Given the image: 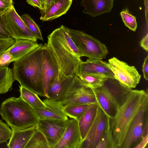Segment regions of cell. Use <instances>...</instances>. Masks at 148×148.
Returning <instances> with one entry per match:
<instances>
[{"instance_id":"obj_1","label":"cell","mask_w":148,"mask_h":148,"mask_svg":"<svg viewBox=\"0 0 148 148\" xmlns=\"http://www.w3.org/2000/svg\"><path fill=\"white\" fill-rule=\"evenodd\" d=\"M47 44L58 64V76L63 80L78 77L79 66L82 62L79 51L63 25L54 30L48 36Z\"/></svg>"},{"instance_id":"obj_2","label":"cell","mask_w":148,"mask_h":148,"mask_svg":"<svg viewBox=\"0 0 148 148\" xmlns=\"http://www.w3.org/2000/svg\"><path fill=\"white\" fill-rule=\"evenodd\" d=\"M43 46L40 44L37 48L14 62L12 69L15 81L21 86L46 97L42 70Z\"/></svg>"},{"instance_id":"obj_3","label":"cell","mask_w":148,"mask_h":148,"mask_svg":"<svg viewBox=\"0 0 148 148\" xmlns=\"http://www.w3.org/2000/svg\"><path fill=\"white\" fill-rule=\"evenodd\" d=\"M148 98L147 90H130L122 105L117 110L114 117L110 119L115 141L120 148L128 129L142 104Z\"/></svg>"},{"instance_id":"obj_4","label":"cell","mask_w":148,"mask_h":148,"mask_svg":"<svg viewBox=\"0 0 148 148\" xmlns=\"http://www.w3.org/2000/svg\"><path fill=\"white\" fill-rule=\"evenodd\" d=\"M0 114L12 129L25 130L37 127L40 117L20 96L11 97L1 103Z\"/></svg>"},{"instance_id":"obj_5","label":"cell","mask_w":148,"mask_h":148,"mask_svg":"<svg viewBox=\"0 0 148 148\" xmlns=\"http://www.w3.org/2000/svg\"><path fill=\"white\" fill-rule=\"evenodd\" d=\"M67 29L81 57L101 60L106 58L108 52L107 48L98 40L82 31L67 27Z\"/></svg>"},{"instance_id":"obj_6","label":"cell","mask_w":148,"mask_h":148,"mask_svg":"<svg viewBox=\"0 0 148 148\" xmlns=\"http://www.w3.org/2000/svg\"><path fill=\"white\" fill-rule=\"evenodd\" d=\"M2 23L10 37L14 39H25L37 41V38L16 12L14 6L1 16Z\"/></svg>"},{"instance_id":"obj_7","label":"cell","mask_w":148,"mask_h":148,"mask_svg":"<svg viewBox=\"0 0 148 148\" xmlns=\"http://www.w3.org/2000/svg\"><path fill=\"white\" fill-rule=\"evenodd\" d=\"M107 64L113 73L115 79L123 87L130 90L139 84L141 76L134 66L114 57L108 60Z\"/></svg>"},{"instance_id":"obj_8","label":"cell","mask_w":148,"mask_h":148,"mask_svg":"<svg viewBox=\"0 0 148 148\" xmlns=\"http://www.w3.org/2000/svg\"><path fill=\"white\" fill-rule=\"evenodd\" d=\"M60 102L63 108L74 104L96 103L95 96L92 90L84 85L78 77L74 78Z\"/></svg>"},{"instance_id":"obj_9","label":"cell","mask_w":148,"mask_h":148,"mask_svg":"<svg viewBox=\"0 0 148 148\" xmlns=\"http://www.w3.org/2000/svg\"><path fill=\"white\" fill-rule=\"evenodd\" d=\"M148 103V98L142 104L131 123L120 148L134 147L141 140Z\"/></svg>"},{"instance_id":"obj_10","label":"cell","mask_w":148,"mask_h":148,"mask_svg":"<svg viewBox=\"0 0 148 148\" xmlns=\"http://www.w3.org/2000/svg\"><path fill=\"white\" fill-rule=\"evenodd\" d=\"M68 120H59L40 118L37 128L45 136L49 148H54L60 140L66 128Z\"/></svg>"},{"instance_id":"obj_11","label":"cell","mask_w":148,"mask_h":148,"mask_svg":"<svg viewBox=\"0 0 148 148\" xmlns=\"http://www.w3.org/2000/svg\"><path fill=\"white\" fill-rule=\"evenodd\" d=\"M42 70L45 92L47 97L49 87L58 76L59 69L57 62L47 43L43 46Z\"/></svg>"},{"instance_id":"obj_12","label":"cell","mask_w":148,"mask_h":148,"mask_svg":"<svg viewBox=\"0 0 148 148\" xmlns=\"http://www.w3.org/2000/svg\"><path fill=\"white\" fill-rule=\"evenodd\" d=\"M82 140L76 120L69 119L65 130L54 148H80Z\"/></svg>"},{"instance_id":"obj_13","label":"cell","mask_w":148,"mask_h":148,"mask_svg":"<svg viewBox=\"0 0 148 148\" xmlns=\"http://www.w3.org/2000/svg\"><path fill=\"white\" fill-rule=\"evenodd\" d=\"M78 73H88L115 79L114 75L107 63L101 59L87 60L79 65Z\"/></svg>"},{"instance_id":"obj_14","label":"cell","mask_w":148,"mask_h":148,"mask_svg":"<svg viewBox=\"0 0 148 148\" xmlns=\"http://www.w3.org/2000/svg\"><path fill=\"white\" fill-rule=\"evenodd\" d=\"M105 82L100 88L117 110L124 103L131 90L122 86L119 82L107 84Z\"/></svg>"},{"instance_id":"obj_15","label":"cell","mask_w":148,"mask_h":148,"mask_svg":"<svg viewBox=\"0 0 148 148\" xmlns=\"http://www.w3.org/2000/svg\"><path fill=\"white\" fill-rule=\"evenodd\" d=\"M43 102L45 108L36 111L40 118L62 121L69 119L64 111V108L59 102L47 97L43 100Z\"/></svg>"},{"instance_id":"obj_16","label":"cell","mask_w":148,"mask_h":148,"mask_svg":"<svg viewBox=\"0 0 148 148\" xmlns=\"http://www.w3.org/2000/svg\"><path fill=\"white\" fill-rule=\"evenodd\" d=\"M113 2L114 0H82L81 4L85 7L82 13L94 17L110 12Z\"/></svg>"},{"instance_id":"obj_17","label":"cell","mask_w":148,"mask_h":148,"mask_svg":"<svg viewBox=\"0 0 148 148\" xmlns=\"http://www.w3.org/2000/svg\"><path fill=\"white\" fill-rule=\"evenodd\" d=\"M39 45L37 41L32 40L17 39L15 40L14 43L8 49L14 58L15 62L22 58L38 47Z\"/></svg>"},{"instance_id":"obj_18","label":"cell","mask_w":148,"mask_h":148,"mask_svg":"<svg viewBox=\"0 0 148 148\" xmlns=\"http://www.w3.org/2000/svg\"><path fill=\"white\" fill-rule=\"evenodd\" d=\"M74 78L70 76L63 80H60L57 77L49 87L47 93V97L60 102L66 93Z\"/></svg>"},{"instance_id":"obj_19","label":"cell","mask_w":148,"mask_h":148,"mask_svg":"<svg viewBox=\"0 0 148 148\" xmlns=\"http://www.w3.org/2000/svg\"><path fill=\"white\" fill-rule=\"evenodd\" d=\"M37 127L25 130L12 129L11 136L7 144L9 148H25Z\"/></svg>"},{"instance_id":"obj_20","label":"cell","mask_w":148,"mask_h":148,"mask_svg":"<svg viewBox=\"0 0 148 148\" xmlns=\"http://www.w3.org/2000/svg\"><path fill=\"white\" fill-rule=\"evenodd\" d=\"M73 0H59L51 5L40 18L42 22L50 21L66 14L70 8Z\"/></svg>"},{"instance_id":"obj_21","label":"cell","mask_w":148,"mask_h":148,"mask_svg":"<svg viewBox=\"0 0 148 148\" xmlns=\"http://www.w3.org/2000/svg\"><path fill=\"white\" fill-rule=\"evenodd\" d=\"M97 105H90L78 121L82 141L85 138L95 116Z\"/></svg>"},{"instance_id":"obj_22","label":"cell","mask_w":148,"mask_h":148,"mask_svg":"<svg viewBox=\"0 0 148 148\" xmlns=\"http://www.w3.org/2000/svg\"><path fill=\"white\" fill-rule=\"evenodd\" d=\"M92 90L95 95L97 106L110 119L114 118L117 110L100 87Z\"/></svg>"},{"instance_id":"obj_23","label":"cell","mask_w":148,"mask_h":148,"mask_svg":"<svg viewBox=\"0 0 148 148\" xmlns=\"http://www.w3.org/2000/svg\"><path fill=\"white\" fill-rule=\"evenodd\" d=\"M19 88L20 96L34 110H40L45 108L44 102L37 94L21 86H19Z\"/></svg>"},{"instance_id":"obj_24","label":"cell","mask_w":148,"mask_h":148,"mask_svg":"<svg viewBox=\"0 0 148 148\" xmlns=\"http://www.w3.org/2000/svg\"><path fill=\"white\" fill-rule=\"evenodd\" d=\"M78 77L82 84L92 89L102 86L108 78L93 74L78 73Z\"/></svg>"},{"instance_id":"obj_25","label":"cell","mask_w":148,"mask_h":148,"mask_svg":"<svg viewBox=\"0 0 148 148\" xmlns=\"http://www.w3.org/2000/svg\"><path fill=\"white\" fill-rule=\"evenodd\" d=\"M14 81L12 69L8 67L0 68V94L11 90Z\"/></svg>"},{"instance_id":"obj_26","label":"cell","mask_w":148,"mask_h":148,"mask_svg":"<svg viewBox=\"0 0 148 148\" xmlns=\"http://www.w3.org/2000/svg\"><path fill=\"white\" fill-rule=\"evenodd\" d=\"M95 148H118L113 136L110 119L107 116L105 129Z\"/></svg>"},{"instance_id":"obj_27","label":"cell","mask_w":148,"mask_h":148,"mask_svg":"<svg viewBox=\"0 0 148 148\" xmlns=\"http://www.w3.org/2000/svg\"><path fill=\"white\" fill-rule=\"evenodd\" d=\"M91 104H77L68 106L64 108V110L68 117L79 120Z\"/></svg>"},{"instance_id":"obj_28","label":"cell","mask_w":148,"mask_h":148,"mask_svg":"<svg viewBox=\"0 0 148 148\" xmlns=\"http://www.w3.org/2000/svg\"><path fill=\"white\" fill-rule=\"evenodd\" d=\"M101 111L102 110L97 105L96 113L94 121L85 138L82 141L80 148H92L96 128Z\"/></svg>"},{"instance_id":"obj_29","label":"cell","mask_w":148,"mask_h":148,"mask_svg":"<svg viewBox=\"0 0 148 148\" xmlns=\"http://www.w3.org/2000/svg\"><path fill=\"white\" fill-rule=\"evenodd\" d=\"M25 148H49V147L44 135L37 129Z\"/></svg>"},{"instance_id":"obj_30","label":"cell","mask_w":148,"mask_h":148,"mask_svg":"<svg viewBox=\"0 0 148 148\" xmlns=\"http://www.w3.org/2000/svg\"><path fill=\"white\" fill-rule=\"evenodd\" d=\"M107 116L102 110L96 126L92 148H95L105 129Z\"/></svg>"},{"instance_id":"obj_31","label":"cell","mask_w":148,"mask_h":148,"mask_svg":"<svg viewBox=\"0 0 148 148\" xmlns=\"http://www.w3.org/2000/svg\"><path fill=\"white\" fill-rule=\"evenodd\" d=\"M21 18L35 37L43 40L40 30L38 25L35 22L31 17L27 14H23Z\"/></svg>"},{"instance_id":"obj_32","label":"cell","mask_w":148,"mask_h":148,"mask_svg":"<svg viewBox=\"0 0 148 148\" xmlns=\"http://www.w3.org/2000/svg\"><path fill=\"white\" fill-rule=\"evenodd\" d=\"M120 14L125 26L131 30L135 31L137 27L136 17L129 12L127 9L123 10Z\"/></svg>"},{"instance_id":"obj_33","label":"cell","mask_w":148,"mask_h":148,"mask_svg":"<svg viewBox=\"0 0 148 148\" xmlns=\"http://www.w3.org/2000/svg\"><path fill=\"white\" fill-rule=\"evenodd\" d=\"M12 133V130L5 123L0 119V144L7 142Z\"/></svg>"},{"instance_id":"obj_34","label":"cell","mask_w":148,"mask_h":148,"mask_svg":"<svg viewBox=\"0 0 148 148\" xmlns=\"http://www.w3.org/2000/svg\"><path fill=\"white\" fill-rule=\"evenodd\" d=\"M14 60V58L8 48L0 54V68L8 67L10 63Z\"/></svg>"},{"instance_id":"obj_35","label":"cell","mask_w":148,"mask_h":148,"mask_svg":"<svg viewBox=\"0 0 148 148\" xmlns=\"http://www.w3.org/2000/svg\"><path fill=\"white\" fill-rule=\"evenodd\" d=\"M15 42V39L11 37L3 38L0 37V54L11 46Z\"/></svg>"},{"instance_id":"obj_36","label":"cell","mask_w":148,"mask_h":148,"mask_svg":"<svg viewBox=\"0 0 148 148\" xmlns=\"http://www.w3.org/2000/svg\"><path fill=\"white\" fill-rule=\"evenodd\" d=\"M7 9L0 10V37L3 38L10 37L5 30L1 20V14Z\"/></svg>"},{"instance_id":"obj_37","label":"cell","mask_w":148,"mask_h":148,"mask_svg":"<svg viewBox=\"0 0 148 148\" xmlns=\"http://www.w3.org/2000/svg\"><path fill=\"white\" fill-rule=\"evenodd\" d=\"M148 134L142 138L141 140L134 147V148H145L147 147Z\"/></svg>"},{"instance_id":"obj_38","label":"cell","mask_w":148,"mask_h":148,"mask_svg":"<svg viewBox=\"0 0 148 148\" xmlns=\"http://www.w3.org/2000/svg\"><path fill=\"white\" fill-rule=\"evenodd\" d=\"M142 71L145 79L148 80V56L145 58L142 66Z\"/></svg>"},{"instance_id":"obj_39","label":"cell","mask_w":148,"mask_h":148,"mask_svg":"<svg viewBox=\"0 0 148 148\" xmlns=\"http://www.w3.org/2000/svg\"><path fill=\"white\" fill-rule=\"evenodd\" d=\"M59 0H45L43 10L40 11L41 14L45 13L52 5L58 2Z\"/></svg>"},{"instance_id":"obj_40","label":"cell","mask_w":148,"mask_h":148,"mask_svg":"<svg viewBox=\"0 0 148 148\" xmlns=\"http://www.w3.org/2000/svg\"><path fill=\"white\" fill-rule=\"evenodd\" d=\"M27 1L31 5L38 8L41 11L42 10L43 5L40 0H27Z\"/></svg>"},{"instance_id":"obj_41","label":"cell","mask_w":148,"mask_h":148,"mask_svg":"<svg viewBox=\"0 0 148 148\" xmlns=\"http://www.w3.org/2000/svg\"><path fill=\"white\" fill-rule=\"evenodd\" d=\"M140 46L147 52L148 51V34L144 36L140 42Z\"/></svg>"},{"instance_id":"obj_42","label":"cell","mask_w":148,"mask_h":148,"mask_svg":"<svg viewBox=\"0 0 148 148\" xmlns=\"http://www.w3.org/2000/svg\"><path fill=\"white\" fill-rule=\"evenodd\" d=\"M13 6L12 4L4 0H0V10H5Z\"/></svg>"},{"instance_id":"obj_43","label":"cell","mask_w":148,"mask_h":148,"mask_svg":"<svg viewBox=\"0 0 148 148\" xmlns=\"http://www.w3.org/2000/svg\"><path fill=\"white\" fill-rule=\"evenodd\" d=\"M145 7V11L147 12L148 11V0H144Z\"/></svg>"},{"instance_id":"obj_44","label":"cell","mask_w":148,"mask_h":148,"mask_svg":"<svg viewBox=\"0 0 148 148\" xmlns=\"http://www.w3.org/2000/svg\"><path fill=\"white\" fill-rule=\"evenodd\" d=\"M4 0L7 1L9 2H10L13 4V0Z\"/></svg>"},{"instance_id":"obj_45","label":"cell","mask_w":148,"mask_h":148,"mask_svg":"<svg viewBox=\"0 0 148 148\" xmlns=\"http://www.w3.org/2000/svg\"><path fill=\"white\" fill-rule=\"evenodd\" d=\"M40 0V1H41V2H42V4L43 8L44 5V3H45V0Z\"/></svg>"}]
</instances>
